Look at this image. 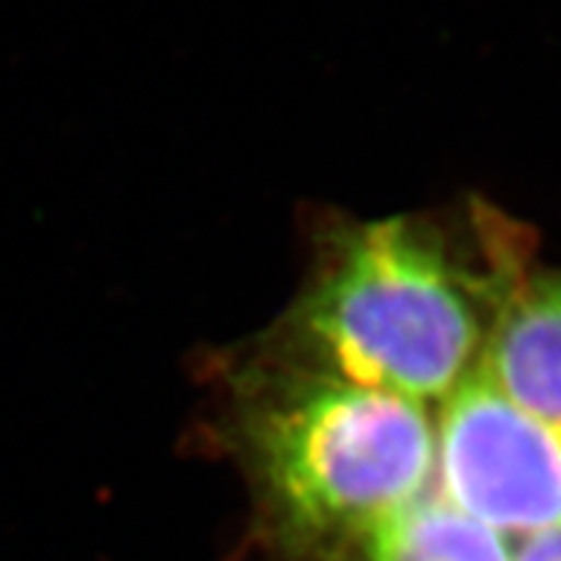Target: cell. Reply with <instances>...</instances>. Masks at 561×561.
<instances>
[{"instance_id": "277c9868", "label": "cell", "mask_w": 561, "mask_h": 561, "mask_svg": "<svg viewBox=\"0 0 561 561\" xmlns=\"http://www.w3.org/2000/svg\"><path fill=\"white\" fill-rule=\"evenodd\" d=\"M479 363L516 405L561 427V271L505 285Z\"/></svg>"}, {"instance_id": "6da1fadb", "label": "cell", "mask_w": 561, "mask_h": 561, "mask_svg": "<svg viewBox=\"0 0 561 561\" xmlns=\"http://www.w3.org/2000/svg\"><path fill=\"white\" fill-rule=\"evenodd\" d=\"M511 279L477 283L413 220L368 222L340 242L299 306V336L313 374L425 405L479 368L484 311L493 317Z\"/></svg>"}, {"instance_id": "7a4b0ae2", "label": "cell", "mask_w": 561, "mask_h": 561, "mask_svg": "<svg viewBox=\"0 0 561 561\" xmlns=\"http://www.w3.org/2000/svg\"><path fill=\"white\" fill-rule=\"evenodd\" d=\"M245 439L279 522L317 548H359L420 502L436 470L422 402L325 374L260 402Z\"/></svg>"}, {"instance_id": "3957f363", "label": "cell", "mask_w": 561, "mask_h": 561, "mask_svg": "<svg viewBox=\"0 0 561 561\" xmlns=\"http://www.w3.org/2000/svg\"><path fill=\"white\" fill-rule=\"evenodd\" d=\"M436 473L442 499L496 534L561 527V427L516 405L479 368L445 397Z\"/></svg>"}, {"instance_id": "8992f818", "label": "cell", "mask_w": 561, "mask_h": 561, "mask_svg": "<svg viewBox=\"0 0 561 561\" xmlns=\"http://www.w3.org/2000/svg\"><path fill=\"white\" fill-rule=\"evenodd\" d=\"M513 561H561V527L525 536L513 548Z\"/></svg>"}, {"instance_id": "5b68a950", "label": "cell", "mask_w": 561, "mask_h": 561, "mask_svg": "<svg viewBox=\"0 0 561 561\" xmlns=\"http://www.w3.org/2000/svg\"><path fill=\"white\" fill-rule=\"evenodd\" d=\"M363 561H513L507 536L482 525L445 499L399 511L359 545Z\"/></svg>"}]
</instances>
